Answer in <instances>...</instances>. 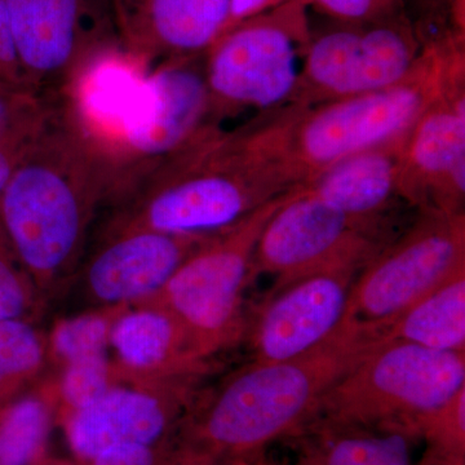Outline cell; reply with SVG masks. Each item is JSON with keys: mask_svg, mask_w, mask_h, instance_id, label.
I'll use <instances>...</instances> for the list:
<instances>
[{"mask_svg": "<svg viewBox=\"0 0 465 465\" xmlns=\"http://www.w3.org/2000/svg\"><path fill=\"white\" fill-rule=\"evenodd\" d=\"M367 264L333 262L269 291L244 333L253 362L302 356L329 339L344 320L351 287Z\"/></svg>", "mask_w": 465, "mask_h": 465, "instance_id": "cell-14", "label": "cell"}, {"mask_svg": "<svg viewBox=\"0 0 465 465\" xmlns=\"http://www.w3.org/2000/svg\"><path fill=\"white\" fill-rule=\"evenodd\" d=\"M304 0H290L238 24L204 54V78L217 124L246 112L289 105L311 41Z\"/></svg>", "mask_w": 465, "mask_h": 465, "instance_id": "cell-7", "label": "cell"}, {"mask_svg": "<svg viewBox=\"0 0 465 465\" xmlns=\"http://www.w3.org/2000/svg\"><path fill=\"white\" fill-rule=\"evenodd\" d=\"M410 131L336 162L308 180L302 188L351 216L391 217L402 202L400 167Z\"/></svg>", "mask_w": 465, "mask_h": 465, "instance_id": "cell-19", "label": "cell"}, {"mask_svg": "<svg viewBox=\"0 0 465 465\" xmlns=\"http://www.w3.org/2000/svg\"><path fill=\"white\" fill-rule=\"evenodd\" d=\"M381 331L384 342L465 353V269L381 324Z\"/></svg>", "mask_w": 465, "mask_h": 465, "instance_id": "cell-21", "label": "cell"}, {"mask_svg": "<svg viewBox=\"0 0 465 465\" xmlns=\"http://www.w3.org/2000/svg\"><path fill=\"white\" fill-rule=\"evenodd\" d=\"M418 440L405 430L313 421L283 440L289 455L274 465H415Z\"/></svg>", "mask_w": 465, "mask_h": 465, "instance_id": "cell-20", "label": "cell"}, {"mask_svg": "<svg viewBox=\"0 0 465 465\" xmlns=\"http://www.w3.org/2000/svg\"><path fill=\"white\" fill-rule=\"evenodd\" d=\"M215 121L204 54L159 60L146 70L121 152L122 180L173 154Z\"/></svg>", "mask_w": 465, "mask_h": 465, "instance_id": "cell-15", "label": "cell"}, {"mask_svg": "<svg viewBox=\"0 0 465 465\" xmlns=\"http://www.w3.org/2000/svg\"><path fill=\"white\" fill-rule=\"evenodd\" d=\"M339 24H371L405 15L406 0H304Z\"/></svg>", "mask_w": 465, "mask_h": 465, "instance_id": "cell-29", "label": "cell"}, {"mask_svg": "<svg viewBox=\"0 0 465 465\" xmlns=\"http://www.w3.org/2000/svg\"><path fill=\"white\" fill-rule=\"evenodd\" d=\"M424 43L407 15L371 24H339L311 36L290 104L314 106L399 84Z\"/></svg>", "mask_w": 465, "mask_h": 465, "instance_id": "cell-9", "label": "cell"}, {"mask_svg": "<svg viewBox=\"0 0 465 465\" xmlns=\"http://www.w3.org/2000/svg\"><path fill=\"white\" fill-rule=\"evenodd\" d=\"M109 351L124 382L213 369L183 324L152 302L130 305L119 314L110 333Z\"/></svg>", "mask_w": 465, "mask_h": 465, "instance_id": "cell-18", "label": "cell"}, {"mask_svg": "<svg viewBox=\"0 0 465 465\" xmlns=\"http://www.w3.org/2000/svg\"><path fill=\"white\" fill-rule=\"evenodd\" d=\"M113 5H118L119 2H122V0H112Z\"/></svg>", "mask_w": 465, "mask_h": 465, "instance_id": "cell-37", "label": "cell"}, {"mask_svg": "<svg viewBox=\"0 0 465 465\" xmlns=\"http://www.w3.org/2000/svg\"><path fill=\"white\" fill-rule=\"evenodd\" d=\"M411 432L428 448L465 457V387L442 405L415 419Z\"/></svg>", "mask_w": 465, "mask_h": 465, "instance_id": "cell-28", "label": "cell"}, {"mask_svg": "<svg viewBox=\"0 0 465 465\" xmlns=\"http://www.w3.org/2000/svg\"><path fill=\"white\" fill-rule=\"evenodd\" d=\"M0 82L11 87L26 90L15 48L5 0H0Z\"/></svg>", "mask_w": 465, "mask_h": 465, "instance_id": "cell-32", "label": "cell"}, {"mask_svg": "<svg viewBox=\"0 0 465 465\" xmlns=\"http://www.w3.org/2000/svg\"><path fill=\"white\" fill-rule=\"evenodd\" d=\"M56 399V423L61 416L90 405L124 378L110 353L75 361L52 375Z\"/></svg>", "mask_w": 465, "mask_h": 465, "instance_id": "cell-25", "label": "cell"}, {"mask_svg": "<svg viewBox=\"0 0 465 465\" xmlns=\"http://www.w3.org/2000/svg\"><path fill=\"white\" fill-rule=\"evenodd\" d=\"M418 211L360 272L344 320L381 326L465 269V213Z\"/></svg>", "mask_w": 465, "mask_h": 465, "instance_id": "cell-8", "label": "cell"}, {"mask_svg": "<svg viewBox=\"0 0 465 465\" xmlns=\"http://www.w3.org/2000/svg\"><path fill=\"white\" fill-rule=\"evenodd\" d=\"M302 186L286 143L282 108L232 131L213 125L173 154L128 177L103 232L216 234L266 202Z\"/></svg>", "mask_w": 465, "mask_h": 465, "instance_id": "cell-1", "label": "cell"}, {"mask_svg": "<svg viewBox=\"0 0 465 465\" xmlns=\"http://www.w3.org/2000/svg\"><path fill=\"white\" fill-rule=\"evenodd\" d=\"M399 194L418 210L464 213V42L450 43L439 94L410 131L401 159Z\"/></svg>", "mask_w": 465, "mask_h": 465, "instance_id": "cell-13", "label": "cell"}, {"mask_svg": "<svg viewBox=\"0 0 465 465\" xmlns=\"http://www.w3.org/2000/svg\"><path fill=\"white\" fill-rule=\"evenodd\" d=\"M222 465H226V464H222Z\"/></svg>", "mask_w": 465, "mask_h": 465, "instance_id": "cell-38", "label": "cell"}, {"mask_svg": "<svg viewBox=\"0 0 465 465\" xmlns=\"http://www.w3.org/2000/svg\"><path fill=\"white\" fill-rule=\"evenodd\" d=\"M382 342L378 324L342 320L302 356L252 361L213 390H202L177 439L213 465L262 454L307 427L330 388Z\"/></svg>", "mask_w": 465, "mask_h": 465, "instance_id": "cell-3", "label": "cell"}, {"mask_svg": "<svg viewBox=\"0 0 465 465\" xmlns=\"http://www.w3.org/2000/svg\"><path fill=\"white\" fill-rule=\"evenodd\" d=\"M425 25H440L442 34L464 26V0H418Z\"/></svg>", "mask_w": 465, "mask_h": 465, "instance_id": "cell-33", "label": "cell"}, {"mask_svg": "<svg viewBox=\"0 0 465 465\" xmlns=\"http://www.w3.org/2000/svg\"><path fill=\"white\" fill-rule=\"evenodd\" d=\"M130 305L94 307L56 321L47 333L48 365L56 371L75 361L110 353L116 318Z\"/></svg>", "mask_w": 465, "mask_h": 465, "instance_id": "cell-24", "label": "cell"}, {"mask_svg": "<svg viewBox=\"0 0 465 465\" xmlns=\"http://www.w3.org/2000/svg\"><path fill=\"white\" fill-rule=\"evenodd\" d=\"M45 298L18 258L0 224V322L35 321L45 309Z\"/></svg>", "mask_w": 465, "mask_h": 465, "instance_id": "cell-26", "label": "cell"}, {"mask_svg": "<svg viewBox=\"0 0 465 465\" xmlns=\"http://www.w3.org/2000/svg\"><path fill=\"white\" fill-rule=\"evenodd\" d=\"M393 240L391 217L351 216L298 186L260 234L252 278L272 275L277 289L333 262H370Z\"/></svg>", "mask_w": 465, "mask_h": 465, "instance_id": "cell-10", "label": "cell"}, {"mask_svg": "<svg viewBox=\"0 0 465 465\" xmlns=\"http://www.w3.org/2000/svg\"><path fill=\"white\" fill-rule=\"evenodd\" d=\"M112 161L54 100L45 127L0 197V224L47 300L73 277L101 207L114 194Z\"/></svg>", "mask_w": 465, "mask_h": 465, "instance_id": "cell-2", "label": "cell"}, {"mask_svg": "<svg viewBox=\"0 0 465 465\" xmlns=\"http://www.w3.org/2000/svg\"><path fill=\"white\" fill-rule=\"evenodd\" d=\"M211 371L122 382L90 405L61 416L56 425L76 459L113 449L159 445L177 433Z\"/></svg>", "mask_w": 465, "mask_h": 465, "instance_id": "cell-12", "label": "cell"}, {"mask_svg": "<svg viewBox=\"0 0 465 465\" xmlns=\"http://www.w3.org/2000/svg\"><path fill=\"white\" fill-rule=\"evenodd\" d=\"M42 465H213L183 445L176 434L154 446H130L109 450L90 459L54 458Z\"/></svg>", "mask_w": 465, "mask_h": 465, "instance_id": "cell-27", "label": "cell"}, {"mask_svg": "<svg viewBox=\"0 0 465 465\" xmlns=\"http://www.w3.org/2000/svg\"><path fill=\"white\" fill-rule=\"evenodd\" d=\"M114 12L122 45L150 66L206 54L224 32L231 0H122Z\"/></svg>", "mask_w": 465, "mask_h": 465, "instance_id": "cell-17", "label": "cell"}, {"mask_svg": "<svg viewBox=\"0 0 465 465\" xmlns=\"http://www.w3.org/2000/svg\"><path fill=\"white\" fill-rule=\"evenodd\" d=\"M287 2H290V0H231V15H229L228 24H226L223 34L251 17L258 16V15L264 14L266 11L280 7Z\"/></svg>", "mask_w": 465, "mask_h": 465, "instance_id": "cell-34", "label": "cell"}, {"mask_svg": "<svg viewBox=\"0 0 465 465\" xmlns=\"http://www.w3.org/2000/svg\"><path fill=\"white\" fill-rule=\"evenodd\" d=\"M415 465H465V457L446 454L427 446L420 460Z\"/></svg>", "mask_w": 465, "mask_h": 465, "instance_id": "cell-35", "label": "cell"}, {"mask_svg": "<svg viewBox=\"0 0 465 465\" xmlns=\"http://www.w3.org/2000/svg\"><path fill=\"white\" fill-rule=\"evenodd\" d=\"M452 39L425 42L414 69L391 87L320 105L292 104L287 149L302 185L336 162L411 130L439 94Z\"/></svg>", "mask_w": 465, "mask_h": 465, "instance_id": "cell-4", "label": "cell"}, {"mask_svg": "<svg viewBox=\"0 0 465 465\" xmlns=\"http://www.w3.org/2000/svg\"><path fill=\"white\" fill-rule=\"evenodd\" d=\"M206 237L154 231L103 232L84 262L81 286L94 307L154 298Z\"/></svg>", "mask_w": 465, "mask_h": 465, "instance_id": "cell-16", "label": "cell"}, {"mask_svg": "<svg viewBox=\"0 0 465 465\" xmlns=\"http://www.w3.org/2000/svg\"><path fill=\"white\" fill-rule=\"evenodd\" d=\"M290 192L266 202L226 231L207 237L183 260L161 292L146 300L170 311L206 360L243 341L249 323L244 292L253 281L256 244Z\"/></svg>", "mask_w": 465, "mask_h": 465, "instance_id": "cell-6", "label": "cell"}, {"mask_svg": "<svg viewBox=\"0 0 465 465\" xmlns=\"http://www.w3.org/2000/svg\"><path fill=\"white\" fill-rule=\"evenodd\" d=\"M52 105L54 103L50 101L41 113L27 119L5 136L0 137V197L21 159L45 127L51 114Z\"/></svg>", "mask_w": 465, "mask_h": 465, "instance_id": "cell-30", "label": "cell"}, {"mask_svg": "<svg viewBox=\"0 0 465 465\" xmlns=\"http://www.w3.org/2000/svg\"><path fill=\"white\" fill-rule=\"evenodd\" d=\"M56 425L52 376L0 411V465H42Z\"/></svg>", "mask_w": 465, "mask_h": 465, "instance_id": "cell-22", "label": "cell"}, {"mask_svg": "<svg viewBox=\"0 0 465 465\" xmlns=\"http://www.w3.org/2000/svg\"><path fill=\"white\" fill-rule=\"evenodd\" d=\"M26 90L60 97L101 51L121 43L112 0H5Z\"/></svg>", "mask_w": 465, "mask_h": 465, "instance_id": "cell-11", "label": "cell"}, {"mask_svg": "<svg viewBox=\"0 0 465 465\" xmlns=\"http://www.w3.org/2000/svg\"><path fill=\"white\" fill-rule=\"evenodd\" d=\"M47 333L35 321L0 322V411L45 378Z\"/></svg>", "mask_w": 465, "mask_h": 465, "instance_id": "cell-23", "label": "cell"}, {"mask_svg": "<svg viewBox=\"0 0 465 465\" xmlns=\"http://www.w3.org/2000/svg\"><path fill=\"white\" fill-rule=\"evenodd\" d=\"M48 100L0 82V137L41 113Z\"/></svg>", "mask_w": 465, "mask_h": 465, "instance_id": "cell-31", "label": "cell"}, {"mask_svg": "<svg viewBox=\"0 0 465 465\" xmlns=\"http://www.w3.org/2000/svg\"><path fill=\"white\" fill-rule=\"evenodd\" d=\"M226 465H274V461H272L268 457V452H262V454L255 455V457L240 459V460L231 461V463H225Z\"/></svg>", "mask_w": 465, "mask_h": 465, "instance_id": "cell-36", "label": "cell"}, {"mask_svg": "<svg viewBox=\"0 0 465 465\" xmlns=\"http://www.w3.org/2000/svg\"><path fill=\"white\" fill-rule=\"evenodd\" d=\"M463 387L465 353L382 342L330 388L311 423L412 434L415 419L442 405Z\"/></svg>", "mask_w": 465, "mask_h": 465, "instance_id": "cell-5", "label": "cell"}]
</instances>
